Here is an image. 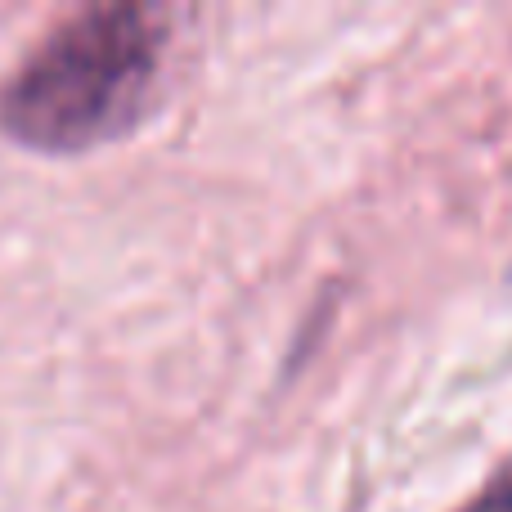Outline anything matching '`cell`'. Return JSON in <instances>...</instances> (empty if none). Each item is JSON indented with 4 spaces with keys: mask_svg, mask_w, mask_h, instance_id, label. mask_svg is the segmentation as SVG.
I'll return each mask as SVG.
<instances>
[{
    "mask_svg": "<svg viewBox=\"0 0 512 512\" xmlns=\"http://www.w3.org/2000/svg\"><path fill=\"white\" fill-rule=\"evenodd\" d=\"M167 41L158 5L72 9L0 81V135L54 158L122 140L158 95Z\"/></svg>",
    "mask_w": 512,
    "mask_h": 512,
    "instance_id": "6da1fadb",
    "label": "cell"
},
{
    "mask_svg": "<svg viewBox=\"0 0 512 512\" xmlns=\"http://www.w3.org/2000/svg\"><path fill=\"white\" fill-rule=\"evenodd\" d=\"M459 512H512V463H504Z\"/></svg>",
    "mask_w": 512,
    "mask_h": 512,
    "instance_id": "7a4b0ae2",
    "label": "cell"
}]
</instances>
